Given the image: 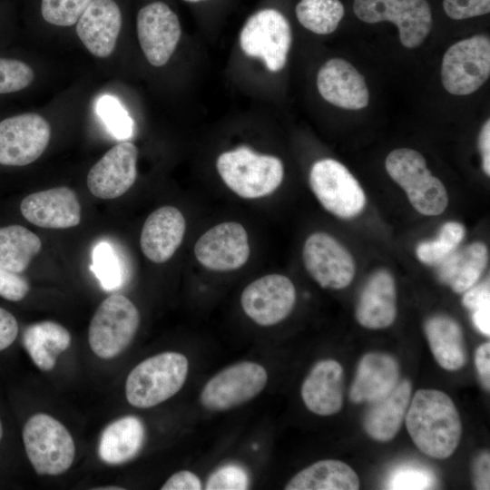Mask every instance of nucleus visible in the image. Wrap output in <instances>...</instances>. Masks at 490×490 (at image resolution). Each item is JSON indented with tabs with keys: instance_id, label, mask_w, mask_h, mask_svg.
<instances>
[{
	"instance_id": "nucleus-1",
	"label": "nucleus",
	"mask_w": 490,
	"mask_h": 490,
	"mask_svg": "<svg viewBox=\"0 0 490 490\" xmlns=\"http://www.w3.org/2000/svg\"><path fill=\"white\" fill-rule=\"evenodd\" d=\"M407 431L416 447L437 459L456 450L462 423L453 400L436 389H419L410 399L405 416Z\"/></svg>"
},
{
	"instance_id": "nucleus-2",
	"label": "nucleus",
	"mask_w": 490,
	"mask_h": 490,
	"mask_svg": "<svg viewBox=\"0 0 490 490\" xmlns=\"http://www.w3.org/2000/svg\"><path fill=\"white\" fill-rule=\"evenodd\" d=\"M188 373V358L180 352L165 351L152 356L135 366L127 376L126 399L138 408L158 406L181 389Z\"/></svg>"
},
{
	"instance_id": "nucleus-3",
	"label": "nucleus",
	"mask_w": 490,
	"mask_h": 490,
	"mask_svg": "<svg viewBox=\"0 0 490 490\" xmlns=\"http://www.w3.org/2000/svg\"><path fill=\"white\" fill-rule=\"evenodd\" d=\"M224 183L237 195L257 199L270 195L283 180L282 162L242 146L221 153L216 162Z\"/></svg>"
},
{
	"instance_id": "nucleus-4",
	"label": "nucleus",
	"mask_w": 490,
	"mask_h": 490,
	"mask_svg": "<svg viewBox=\"0 0 490 490\" xmlns=\"http://www.w3.org/2000/svg\"><path fill=\"white\" fill-rule=\"evenodd\" d=\"M27 457L38 475H58L66 472L75 456L74 441L67 428L53 416L38 413L23 428Z\"/></svg>"
},
{
	"instance_id": "nucleus-5",
	"label": "nucleus",
	"mask_w": 490,
	"mask_h": 490,
	"mask_svg": "<svg viewBox=\"0 0 490 490\" xmlns=\"http://www.w3.org/2000/svg\"><path fill=\"white\" fill-rule=\"evenodd\" d=\"M389 176L407 192L412 206L427 216L441 214L448 204L444 184L426 168L425 158L416 151L400 148L386 159Z\"/></svg>"
},
{
	"instance_id": "nucleus-6",
	"label": "nucleus",
	"mask_w": 490,
	"mask_h": 490,
	"mask_svg": "<svg viewBox=\"0 0 490 490\" xmlns=\"http://www.w3.org/2000/svg\"><path fill=\"white\" fill-rule=\"evenodd\" d=\"M140 325V313L125 296L106 298L93 314L88 329L92 351L100 358L110 359L131 344Z\"/></svg>"
},
{
	"instance_id": "nucleus-7",
	"label": "nucleus",
	"mask_w": 490,
	"mask_h": 490,
	"mask_svg": "<svg viewBox=\"0 0 490 490\" xmlns=\"http://www.w3.org/2000/svg\"><path fill=\"white\" fill-rule=\"evenodd\" d=\"M267 383L268 372L262 365L254 361L237 362L206 382L200 401L211 411L230 410L256 397Z\"/></svg>"
},
{
	"instance_id": "nucleus-8",
	"label": "nucleus",
	"mask_w": 490,
	"mask_h": 490,
	"mask_svg": "<svg viewBox=\"0 0 490 490\" xmlns=\"http://www.w3.org/2000/svg\"><path fill=\"white\" fill-rule=\"evenodd\" d=\"M490 74V40L476 34L451 45L442 60L441 76L446 90L467 95L478 90Z\"/></svg>"
},
{
	"instance_id": "nucleus-9",
	"label": "nucleus",
	"mask_w": 490,
	"mask_h": 490,
	"mask_svg": "<svg viewBox=\"0 0 490 490\" xmlns=\"http://www.w3.org/2000/svg\"><path fill=\"white\" fill-rule=\"evenodd\" d=\"M240 44L246 55L260 57L268 70L279 72L286 64L291 44L289 23L276 9L258 11L244 24Z\"/></svg>"
},
{
	"instance_id": "nucleus-10",
	"label": "nucleus",
	"mask_w": 490,
	"mask_h": 490,
	"mask_svg": "<svg viewBox=\"0 0 490 490\" xmlns=\"http://www.w3.org/2000/svg\"><path fill=\"white\" fill-rule=\"evenodd\" d=\"M353 10L365 23L395 24L399 40L407 48L420 45L432 28V14L426 0H355Z\"/></svg>"
},
{
	"instance_id": "nucleus-11",
	"label": "nucleus",
	"mask_w": 490,
	"mask_h": 490,
	"mask_svg": "<svg viewBox=\"0 0 490 490\" xmlns=\"http://www.w3.org/2000/svg\"><path fill=\"white\" fill-rule=\"evenodd\" d=\"M309 183L321 205L339 218H353L365 207L366 197L360 184L336 160L316 162L310 169Z\"/></svg>"
},
{
	"instance_id": "nucleus-12",
	"label": "nucleus",
	"mask_w": 490,
	"mask_h": 490,
	"mask_svg": "<svg viewBox=\"0 0 490 490\" xmlns=\"http://www.w3.org/2000/svg\"><path fill=\"white\" fill-rule=\"evenodd\" d=\"M51 136L49 122L37 113H22L0 122V164L24 166L37 160Z\"/></svg>"
},
{
	"instance_id": "nucleus-13",
	"label": "nucleus",
	"mask_w": 490,
	"mask_h": 490,
	"mask_svg": "<svg viewBox=\"0 0 490 490\" xmlns=\"http://www.w3.org/2000/svg\"><path fill=\"white\" fill-rule=\"evenodd\" d=\"M296 302L292 281L280 274L265 275L245 287L240 296L244 313L262 327L276 325L285 319Z\"/></svg>"
},
{
	"instance_id": "nucleus-14",
	"label": "nucleus",
	"mask_w": 490,
	"mask_h": 490,
	"mask_svg": "<svg viewBox=\"0 0 490 490\" xmlns=\"http://www.w3.org/2000/svg\"><path fill=\"white\" fill-rule=\"evenodd\" d=\"M302 256L306 270L322 288L341 289L354 279L356 267L353 257L327 233L315 232L309 236Z\"/></svg>"
},
{
	"instance_id": "nucleus-15",
	"label": "nucleus",
	"mask_w": 490,
	"mask_h": 490,
	"mask_svg": "<svg viewBox=\"0 0 490 490\" xmlns=\"http://www.w3.org/2000/svg\"><path fill=\"white\" fill-rule=\"evenodd\" d=\"M197 260L213 271H231L241 268L250 256L248 234L234 221L220 223L203 233L194 245Z\"/></svg>"
},
{
	"instance_id": "nucleus-16",
	"label": "nucleus",
	"mask_w": 490,
	"mask_h": 490,
	"mask_svg": "<svg viewBox=\"0 0 490 490\" xmlns=\"http://www.w3.org/2000/svg\"><path fill=\"white\" fill-rule=\"evenodd\" d=\"M137 34L148 62L156 67L168 63L181 38L176 14L164 3L153 2L137 15Z\"/></svg>"
},
{
	"instance_id": "nucleus-17",
	"label": "nucleus",
	"mask_w": 490,
	"mask_h": 490,
	"mask_svg": "<svg viewBox=\"0 0 490 490\" xmlns=\"http://www.w3.org/2000/svg\"><path fill=\"white\" fill-rule=\"evenodd\" d=\"M138 149L130 142L111 148L89 171L87 186L95 197L111 200L124 194L137 177Z\"/></svg>"
},
{
	"instance_id": "nucleus-18",
	"label": "nucleus",
	"mask_w": 490,
	"mask_h": 490,
	"mask_svg": "<svg viewBox=\"0 0 490 490\" xmlns=\"http://www.w3.org/2000/svg\"><path fill=\"white\" fill-rule=\"evenodd\" d=\"M20 211L29 222L46 229H67L81 221L80 202L68 187L29 194L22 201Z\"/></svg>"
},
{
	"instance_id": "nucleus-19",
	"label": "nucleus",
	"mask_w": 490,
	"mask_h": 490,
	"mask_svg": "<svg viewBox=\"0 0 490 490\" xmlns=\"http://www.w3.org/2000/svg\"><path fill=\"white\" fill-rule=\"evenodd\" d=\"M317 86L329 103L348 110H359L368 104L369 93L364 77L348 61L332 58L319 69Z\"/></svg>"
},
{
	"instance_id": "nucleus-20",
	"label": "nucleus",
	"mask_w": 490,
	"mask_h": 490,
	"mask_svg": "<svg viewBox=\"0 0 490 490\" xmlns=\"http://www.w3.org/2000/svg\"><path fill=\"white\" fill-rule=\"evenodd\" d=\"M122 27V14L113 0H93L76 24V34L96 57L110 56Z\"/></svg>"
},
{
	"instance_id": "nucleus-21",
	"label": "nucleus",
	"mask_w": 490,
	"mask_h": 490,
	"mask_svg": "<svg viewBox=\"0 0 490 490\" xmlns=\"http://www.w3.org/2000/svg\"><path fill=\"white\" fill-rule=\"evenodd\" d=\"M186 230L182 213L175 207L163 206L144 221L140 245L144 256L154 263L170 260L180 247Z\"/></svg>"
},
{
	"instance_id": "nucleus-22",
	"label": "nucleus",
	"mask_w": 490,
	"mask_h": 490,
	"mask_svg": "<svg viewBox=\"0 0 490 490\" xmlns=\"http://www.w3.org/2000/svg\"><path fill=\"white\" fill-rule=\"evenodd\" d=\"M306 407L318 416L337 414L343 406V368L334 359L317 362L305 377L300 390Z\"/></svg>"
},
{
	"instance_id": "nucleus-23",
	"label": "nucleus",
	"mask_w": 490,
	"mask_h": 490,
	"mask_svg": "<svg viewBox=\"0 0 490 490\" xmlns=\"http://www.w3.org/2000/svg\"><path fill=\"white\" fill-rule=\"evenodd\" d=\"M397 316V292L394 278L380 269L368 279L356 308L358 323L370 329L389 327Z\"/></svg>"
},
{
	"instance_id": "nucleus-24",
	"label": "nucleus",
	"mask_w": 490,
	"mask_h": 490,
	"mask_svg": "<svg viewBox=\"0 0 490 490\" xmlns=\"http://www.w3.org/2000/svg\"><path fill=\"white\" fill-rule=\"evenodd\" d=\"M399 382V366L390 355L371 352L358 362L349 397L354 403H372L388 395Z\"/></svg>"
},
{
	"instance_id": "nucleus-25",
	"label": "nucleus",
	"mask_w": 490,
	"mask_h": 490,
	"mask_svg": "<svg viewBox=\"0 0 490 490\" xmlns=\"http://www.w3.org/2000/svg\"><path fill=\"white\" fill-rule=\"evenodd\" d=\"M411 394L410 381L403 379L388 395L369 403L370 407L363 419L366 433L379 442L392 440L405 420Z\"/></svg>"
},
{
	"instance_id": "nucleus-26",
	"label": "nucleus",
	"mask_w": 490,
	"mask_h": 490,
	"mask_svg": "<svg viewBox=\"0 0 490 490\" xmlns=\"http://www.w3.org/2000/svg\"><path fill=\"white\" fill-rule=\"evenodd\" d=\"M144 439L142 421L134 416H125L103 429L99 440L98 455L108 465H122L139 454Z\"/></svg>"
},
{
	"instance_id": "nucleus-27",
	"label": "nucleus",
	"mask_w": 490,
	"mask_h": 490,
	"mask_svg": "<svg viewBox=\"0 0 490 490\" xmlns=\"http://www.w3.org/2000/svg\"><path fill=\"white\" fill-rule=\"evenodd\" d=\"M425 333L431 352L446 370L455 371L466 362V351L463 330L451 317L437 314L425 322Z\"/></svg>"
},
{
	"instance_id": "nucleus-28",
	"label": "nucleus",
	"mask_w": 490,
	"mask_h": 490,
	"mask_svg": "<svg viewBox=\"0 0 490 490\" xmlns=\"http://www.w3.org/2000/svg\"><path fill=\"white\" fill-rule=\"evenodd\" d=\"M487 263V249L481 241L455 250L437 266V277L453 291L463 293L476 284Z\"/></svg>"
},
{
	"instance_id": "nucleus-29",
	"label": "nucleus",
	"mask_w": 490,
	"mask_h": 490,
	"mask_svg": "<svg viewBox=\"0 0 490 490\" xmlns=\"http://www.w3.org/2000/svg\"><path fill=\"white\" fill-rule=\"evenodd\" d=\"M359 479L346 463L325 459L296 474L285 485L286 490H357Z\"/></svg>"
},
{
	"instance_id": "nucleus-30",
	"label": "nucleus",
	"mask_w": 490,
	"mask_h": 490,
	"mask_svg": "<svg viewBox=\"0 0 490 490\" xmlns=\"http://www.w3.org/2000/svg\"><path fill=\"white\" fill-rule=\"evenodd\" d=\"M23 344L34 363L49 371L55 366L56 355L71 345V335L54 321H41L28 326L23 334Z\"/></svg>"
},
{
	"instance_id": "nucleus-31",
	"label": "nucleus",
	"mask_w": 490,
	"mask_h": 490,
	"mask_svg": "<svg viewBox=\"0 0 490 490\" xmlns=\"http://www.w3.org/2000/svg\"><path fill=\"white\" fill-rule=\"evenodd\" d=\"M42 248L40 238L21 225L0 228V267L22 273Z\"/></svg>"
},
{
	"instance_id": "nucleus-32",
	"label": "nucleus",
	"mask_w": 490,
	"mask_h": 490,
	"mask_svg": "<svg viewBox=\"0 0 490 490\" xmlns=\"http://www.w3.org/2000/svg\"><path fill=\"white\" fill-rule=\"evenodd\" d=\"M296 15L308 30L328 34L338 27L344 7L339 0H300L296 5Z\"/></svg>"
},
{
	"instance_id": "nucleus-33",
	"label": "nucleus",
	"mask_w": 490,
	"mask_h": 490,
	"mask_svg": "<svg viewBox=\"0 0 490 490\" xmlns=\"http://www.w3.org/2000/svg\"><path fill=\"white\" fill-rule=\"evenodd\" d=\"M466 235L465 227L457 221H447L436 239L420 242L416 250L418 260L427 265H438L457 249Z\"/></svg>"
},
{
	"instance_id": "nucleus-34",
	"label": "nucleus",
	"mask_w": 490,
	"mask_h": 490,
	"mask_svg": "<svg viewBox=\"0 0 490 490\" xmlns=\"http://www.w3.org/2000/svg\"><path fill=\"white\" fill-rule=\"evenodd\" d=\"M90 270L104 290L118 289L122 283V270L113 248L106 241L97 243L92 252Z\"/></svg>"
},
{
	"instance_id": "nucleus-35",
	"label": "nucleus",
	"mask_w": 490,
	"mask_h": 490,
	"mask_svg": "<svg viewBox=\"0 0 490 490\" xmlns=\"http://www.w3.org/2000/svg\"><path fill=\"white\" fill-rule=\"evenodd\" d=\"M436 481L430 468L419 464L406 463L390 472L385 485L387 489L392 490H424L435 488Z\"/></svg>"
},
{
	"instance_id": "nucleus-36",
	"label": "nucleus",
	"mask_w": 490,
	"mask_h": 490,
	"mask_svg": "<svg viewBox=\"0 0 490 490\" xmlns=\"http://www.w3.org/2000/svg\"><path fill=\"white\" fill-rule=\"evenodd\" d=\"M96 111L109 132L117 139L127 140L134 132V122L120 101L105 94L99 98Z\"/></svg>"
},
{
	"instance_id": "nucleus-37",
	"label": "nucleus",
	"mask_w": 490,
	"mask_h": 490,
	"mask_svg": "<svg viewBox=\"0 0 490 490\" xmlns=\"http://www.w3.org/2000/svg\"><path fill=\"white\" fill-rule=\"evenodd\" d=\"M463 305L470 309L475 327L484 335L490 334V287L489 281L474 285L464 292Z\"/></svg>"
},
{
	"instance_id": "nucleus-38",
	"label": "nucleus",
	"mask_w": 490,
	"mask_h": 490,
	"mask_svg": "<svg viewBox=\"0 0 490 490\" xmlns=\"http://www.w3.org/2000/svg\"><path fill=\"white\" fill-rule=\"evenodd\" d=\"M93 0H42L41 13L44 19L54 25L71 26Z\"/></svg>"
},
{
	"instance_id": "nucleus-39",
	"label": "nucleus",
	"mask_w": 490,
	"mask_h": 490,
	"mask_svg": "<svg viewBox=\"0 0 490 490\" xmlns=\"http://www.w3.org/2000/svg\"><path fill=\"white\" fill-rule=\"evenodd\" d=\"M34 78L33 69L25 63L0 57V93H9L26 88Z\"/></svg>"
},
{
	"instance_id": "nucleus-40",
	"label": "nucleus",
	"mask_w": 490,
	"mask_h": 490,
	"mask_svg": "<svg viewBox=\"0 0 490 490\" xmlns=\"http://www.w3.org/2000/svg\"><path fill=\"white\" fill-rule=\"evenodd\" d=\"M249 483L248 473L241 466L229 464L211 474L206 482L205 489L243 490L248 488Z\"/></svg>"
},
{
	"instance_id": "nucleus-41",
	"label": "nucleus",
	"mask_w": 490,
	"mask_h": 490,
	"mask_svg": "<svg viewBox=\"0 0 490 490\" xmlns=\"http://www.w3.org/2000/svg\"><path fill=\"white\" fill-rule=\"evenodd\" d=\"M448 17L462 20L486 15L490 12V0H443Z\"/></svg>"
},
{
	"instance_id": "nucleus-42",
	"label": "nucleus",
	"mask_w": 490,
	"mask_h": 490,
	"mask_svg": "<svg viewBox=\"0 0 490 490\" xmlns=\"http://www.w3.org/2000/svg\"><path fill=\"white\" fill-rule=\"evenodd\" d=\"M29 289L27 280L19 273L0 267V297L10 301H20Z\"/></svg>"
},
{
	"instance_id": "nucleus-43",
	"label": "nucleus",
	"mask_w": 490,
	"mask_h": 490,
	"mask_svg": "<svg viewBox=\"0 0 490 490\" xmlns=\"http://www.w3.org/2000/svg\"><path fill=\"white\" fill-rule=\"evenodd\" d=\"M199 476L191 471L181 470L171 475L161 487L162 490H201Z\"/></svg>"
},
{
	"instance_id": "nucleus-44",
	"label": "nucleus",
	"mask_w": 490,
	"mask_h": 490,
	"mask_svg": "<svg viewBox=\"0 0 490 490\" xmlns=\"http://www.w3.org/2000/svg\"><path fill=\"white\" fill-rule=\"evenodd\" d=\"M18 334L16 318L8 310L0 307V351L10 347Z\"/></svg>"
},
{
	"instance_id": "nucleus-45",
	"label": "nucleus",
	"mask_w": 490,
	"mask_h": 490,
	"mask_svg": "<svg viewBox=\"0 0 490 490\" xmlns=\"http://www.w3.org/2000/svg\"><path fill=\"white\" fill-rule=\"evenodd\" d=\"M475 362L477 373L485 389L490 387V343L485 342L475 351Z\"/></svg>"
},
{
	"instance_id": "nucleus-46",
	"label": "nucleus",
	"mask_w": 490,
	"mask_h": 490,
	"mask_svg": "<svg viewBox=\"0 0 490 490\" xmlns=\"http://www.w3.org/2000/svg\"><path fill=\"white\" fill-rule=\"evenodd\" d=\"M489 453H481L474 463V483L477 489H489Z\"/></svg>"
},
{
	"instance_id": "nucleus-47",
	"label": "nucleus",
	"mask_w": 490,
	"mask_h": 490,
	"mask_svg": "<svg viewBox=\"0 0 490 490\" xmlns=\"http://www.w3.org/2000/svg\"><path fill=\"white\" fill-rule=\"evenodd\" d=\"M478 144L482 155L483 170L485 173L490 175V121L487 120L483 125Z\"/></svg>"
},
{
	"instance_id": "nucleus-48",
	"label": "nucleus",
	"mask_w": 490,
	"mask_h": 490,
	"mask_svg": "<svg viewBox=\"0 0 490 490\" xmlns=\"http://www.w3.org/2000/svg\"><path fill=\"white\" fill-rule=\"evenodd\" d=\"M2 437H3V426H2V422L0 420V441H1Z\"/></svg>"
},
{
	"instance_id": "nucleus-49",
	"label": "nucleus",
	"mask_w": 490,
	"mask_h": 490,
	"mask_svg": "<svg viewBox=\"0 0 490 490\" xmlns=\"http://www.w3.org/2000/svg\"><path fill=\"white\" fill-rule=\"evenodd\" d=\"M99 489H104V490H107V489H113V490L117 489V490H119V489H122V487H113H113H103V488H99Z\"/></svg>"
},
{
	"instance_id": "nucleus-50",
	"label": "nucleus",
	"mask_w": 490,
	"mask_h": 490,
	"mask_svg": "<svg viewBox=\"0 0 490 490\" xmlns=\"http://www.w3.org/2000/svg\"><path fill=\"white\" fill-rule=\"evenodd\" d=\"M184 1L192 3V2H199V1H202V0H184Z\"/></svg>"
}]
</instances>
